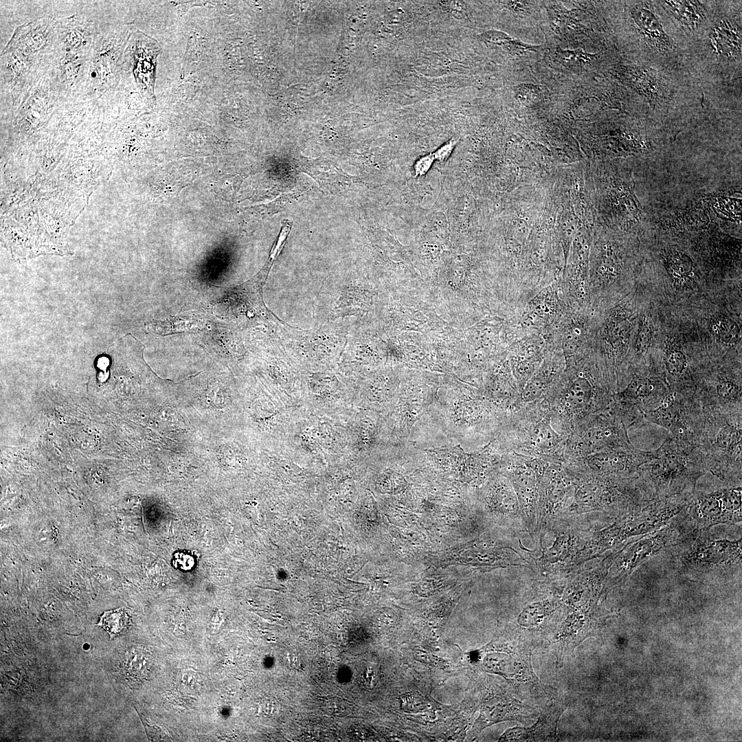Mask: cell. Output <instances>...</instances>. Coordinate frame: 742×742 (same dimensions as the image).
Segmentation results:
<instances>
[{
  "label": "cell",
  "instance_id": "e575fe53",
  "mask_svg": "<svg viewBox=\"0 0 742 742\" xmlns=\"http://www.w3.org/2000/svg\"><path fill=\"white\" fill-rule=\"evenodd\" d=\"M482 37L485 40L491 43H493L497 45H502L508 41V36L504 32L491 30L484 33Z\"/></svg>",
  "mask_w": 742,
  "mask_h": 742
},
{
  "label": "cell",
  "instance_id": "7c38bea8",
  "mask_svg": "<svg viewBox=\"0 0 742 742\" xmlns=\"http://www.w3.org/2000/svg\"><path fill=\"white\" fill-rule=\"evenodd\" d=\"M671 389L664 381L646 374H636L614 398V401L628 411L643 414L660 404Z\"/></svg>",
  "mask_w": 742,
  "mask_h": 742
},
{
  "label": "cell",
  "instance_id": "277c9868",
  "mask_svg": "<svg viewBox=\"0 0 742 742\" xmlns=\"http://www.w3.org/2000/svg\"><path fill=\"white\" fill-rule=\"evenodd\" d=\"M697 446L708 473L726 485H741L742 412L704 413Z\"/></svg>",
  "mask_w": 742,
  "mask_h": 742
},
{
  "label": "cell",
  "instance_id": "1f68e13d",
  "mask_svg": "<svg viewBox=\"0 0 742 742\" xmlns=\"http://www.w3.org/2000/svg\"><path fill=\"white\" fill-rule=\"evenodd\" d=\"M195 562L194 556L186 550L176 552L172 560L173 566L183 571L191 570L194 567Z\"/></svg>",
  "mask_w": 742,
  "mask_h": 742
},
{
  "label": "cell",
  "instance_id": "4dcf8cb0",
  "mask_svg": "<svg viewBox=\"0 0 742 742\" xmlns=\"http://www.w3.org/2000/svg\"><path fill=\"white\" fill-rule=\"evenodd\" d=\"M556 433L548 426H539L534 431V440L545 448H550L557 443Z\"/></svg>",
  "mask_w": 742,
  "mask_h": 742
},
{
  "label": "cell",
  "instance_id": "ba28073f",
  "mask_svg": "<svg viewBox=\"0 0 742 742\" xmlns=\"http://www.w3.org/2000/svg\"><path fill=\"white\" fill-rule=\"evenodd\" d=\"M741 485H725L711 491L693 493L683 514L697 530L718 524L734 525L742 519Z\"/></svg>",
  "mask_w": 742,
  "mask_h": 742
},
{
  "label": "cell",
  "instance_id": "f1b7e54d",
  "mask_svg": "<svg viewBox=\"0 0 742 742\" xmlns=\"http://www.w3.org/2000/svg\"><path fill=\"white\" fill-rule=\"evenodd\" d=\"M320 708L322 711L330 716L343 717L349 712L348 703L337 697H326L320 701Z\"/></svg>",
  "mask_w": 742,
  "mask_h": 742
},
{
  "label": "cell",
  "instance_id": "484cf974",
  "mask_svg": "<svg viewBox=\"0 0 742 742\" xmlns=\"http://www.w3.org/2000/svg\"><path fill=\"white\" fill-rule=\"evenodd\" d=\"M708 330L721 344L734 346L741 341V330L738 324L725 314H716L708 322Z\"/></svg>",
  "mask_w": 742,
  "mask_h": 742
},
{
  "label": "cell",
  "instance_id": "52a82bcc",
  "mask_svg": "<svg viewBox=\"0 0 742 742\" xmlns=\"http://www.w3.org/2000/svg\"><path fill=\"white\" fill-rule=\"evenodd\" d=\"M710 529L696 531L673 548L680 570L691 575L731 573L741 570L742 541L715 539Z\"/></svg>",
  "mask_w": 742,
  "mask_h": 742
},
{
  "label": "cell",
  "instance_id": "9a60e30c",
  "mask_svg": "<svg viewBox=\"0 0 742 742\" xmlns=\"http://www.w3.org/2000/svg\"><path fill=\"white\" fill-rule=\"evenodd\" d=\"M94 26L80 15L56 21L54 47L60 54L89 55L95 43Z\"/></svg>",
  "mask_w": 742,
  "mask_h": 742
},
{
  "label": "cell",
  "instance_id": "f546056e",
  "mask_svg": "<svg viewBox=\"0 0 742 742\" xmlns=\"http://www.w3.org/2000/svg\"><path fill=\"white\" fill-rule=\"evenodd\" d=\"M510 656L495 653L487 655L484 659V666L490 672L505 674L510 667Z\"/></svg>",
  "mask_w": 742,
  "mask_h": 742
},
{
  "label": "cell",
  "instance_id": "ffe728a7",
  "mask_svg": "<svg viewBox=\"0 0 742 742\" xmlns=\"http://www.w3.org/2000/svg\"><path fill=\"white\" fill-rule=\"evenodd\" d=\"M1 67L3 77L11 89L13 101L20 100L21 89L30 77V69L34 61L21 53L5 47L2 51Z\"/></svg>",
  "mask_w": 742,
  "mask_h": 742
},
{
  "label": "cell",
  "instance_id": "4fadbf2b",
  "mask_svg": "<svg viewBox=\"0 0 742 742\" xmlns=\"http://www.w3.org/2000/svg\"><path fill=\"white\" fill-rule=\"evenodd\" d=\"M660 236L657 256L663 270L679 291L691 289L697 277V265L690 251L682 245Z\"/></svg>",
  "mask_w": 742,
  "mask_h": 742
},
{
  "label": "cell",
  "instance_id": "83f0119b",
  "mask_svg": "<svg viewBox=\"0 0 742 742\" xmlns=\"http://www.w3.org/2000/svg\"><path fill=\"white\" fill-rule=\"evenodd\" d=\"M130 618L124 609L107 611L100 617L98 624L105 629L111 637L120 633L129 624Z\"/></svg>",
  "mask_w": 742,
  "mask_h": 742
},
{
  "label": "cell",
  "instance_id": "30bf717a",
  "mask_svg": "<svg viewBox=\"0 0 742 742\" xmlns=\"http://www.w3.org/2000/svg\"><path fill=\"white\" fill-rule=\"evenodd\" d=\"M655 453V449L641 450L633 445L608 447L589 454L581 470L601 476L636 477L640 467L653 459Z\"/></svg>",
  "mask_w": 742,
  "mask_h": 742
},
{
  "label": "cell",
  "instance_id": "4316f807",
  "mask_svg": "<svg viewBox=\"0 0 742 742\" xmlns=\"http://www.w3.org/2000/svg\"><path fill=\"white\" fill-rule=\"evenodd\" d=\"M654 324L651 316L644 313L642 315L636 332V336L633 344L634 355L637 357H641L649 350L653 335Z\"/></svg>",
  "mask_w": 742,
  "mask_h": 742
},
{
  "label": "cell",
  "instance_id": "cb8c5ba5",
  "mask_svg": "<svg viewBox=\"0 0 742 742\" xmlns=\"http://www.w3.org/2000/svg\"><path fill=\"white\" fill-rule=\"evenodd\" d=\"M628 82L640 94L652 102H656L662 95L656 75L645 67H629L627 71Z\"/></svg>",
  "mask_w": 742,
  "mask_h": 742
},
{
  "label": "cell",
  "instance_id": "5b68a950",
  "mask_svg": "<svg viewBox=\"0 0 742 742\" xmlns=\"http://www.w3.org/2000/svg\"><path fill=\"white\" fill-rule=\"evenodd\" d=\"M583 517H563L541 532L536 546L533 572L543 578L565 576L582 566L578 555L592 532Z\"/></svg>",
  "mask_w": 742,
  "mask_h": 742
},
{
  "label": "cell",
  "instance_id": "5bb4252c",
  "mask_svg": "<svg viewBox=\"0 0 742 742\" xmlns=\"http://www.w3.org/2000/svg\"><path fill=\"white\" fill-rule=\"evenodd\" d=\"M56 21L44 16L18 27L5 47L16 50L35 62L54 47Z\"/></svg>",
  "mask_w": 742,
  "mask_h": 742
},
{
  "label": "cell",
  "instance_id": "e0dca14e",
  "mask_svg": "<svg viewBox=\"0 0 742 742\" xmlns=\"http://www.w3.org/2000/svg\"><path fill=\"white\" fill-rule=\"evenodd\" d=\"M135 38L133 72L137 84L148 95H153L157 47H152L153 39L137 32Z\"/></svg>",
  "mask_w": 742,
  "mask_h": 742
},
{
  "label": "cell",
  "instance_id": "7a4b0ae2",
  "mask_svg": "<svg viewBox=\"0 0 742 742\" xmlns=\"http://www.w3.org/2000/svg\"><path fill=\"white\" fill-rule=\"evenodd\" d=\"M691 495L653 501L613 519L605 528L593 530L579 553L578 565H584L607 551L621 548L633 538L664 527L685 510Z\"/></svg>",
  "mask_w": 742,
  "mask_h": 742
},
{
  "label": "cell",
  "instance_id": "d4e9b609",
  "mask_svg": "<svg viewBox=\"0 0 742 742\" xmlns=\"http://www.w3.org/2000/svg\"><path fill=\"white\" fill-rule=\"evenodd\" d=\"M662 5L689 29L697 27L704 17L702 4L697 1H666Z\"/></svg>",
  "mask_w": 742,
  "mask_h": 742
},
{
  "label": "cell",
  "instance_id": "3957f363",
  "mask_svg": "<svg viewBox=\"0 0 742 742\" xmlns=\"http://www.w3.org/2000/svg\"><path fill=\"white\" fill-rule=\"evenodd\" d=\"M570 477L573 496L561 518L599 512L614 519L651 502L638 486L637 477H607L580 470Z\"/></svg>",
  "mask_w": 742,
  "mask_h": 742
},
{
  "label": "cell",
  "instance_id": "9c48e42d",
  "mask_svg": "<svg viewBox=\"0 0 742 742\" xmlns=\"http://www.w3.org/2000/svg\"><path fill=\"white\" fill-rule=\"evenodd\" d=\"M644 423L664 428L668 435L696 445L704 412L695 398L671 390L656 407L643 414Z\"/></svg>",
  "mask_w": 742,
  "mask_h": 742
},
{
  "label": "cell",
  "instance_id": "603a6c76",
  "mask_svg": "<svg viewBox=\"0 0 742 742\" xmlns=\"http://www.w3.org/2000/svg\"><path fill=\"white\" fill-rule=\"evenodd\" d=\"M711 36V41L715 42L719 54L728 58L741 52V32L728 20L720 22L714 28Z\"/></svg>",
  "mask_w": 742,
  "mask_h": 742
},
{
  "label": "cell",
  "instance_id": "ac0fdd59",
  "mask_svg": "<svg viewBox=\"0 0 742 742\" xmlns=\"http://www.w3.org/2000/svg\"><path fill=\"white\" fill-rule=\"evenodd\" d=\"M562 712L561 706H552L541 714L539 721L532 727L509 729L499 738V741H528L554 739L557 721Z\"/></svg>",
  "mask_w": 742,
  "mask_h": 742
},
{
  "label": "cell",
  "instance_id": "6da1fadb",
  "mask_svg": "<svg viewBox=\"0 0 742 742\" xmlns=\"http://www.w3.org/2000/svg\"><path fill=\"white\" fill-rule=\"evenodd\" d=\"M655 450L636 478L651 502L692 494L698 480L708 473L704 454L694 443L668 435Z\"/></svg>",
  "mask_w": 742,
  "mask_h": 742
},
{
  "label": "cell",
  "instance_id": "d590c367",
  "mask_svg": "<svg viewBox=\"0 0 742 742\" xmlns=\"http://www.w3.org/2000/svg\"><path fill=\"white\" fill-rule=\"evenodd\" d=\"M286 664L291 668H297L300 667V661L298 657L294 655L291 654L286 657Z\"/></svg>",
  "mask_w": 742,
  "mask_h": 742
},
{
  "label": "cell",
  "instance_id": "7402d4cb",
  "mask_svg": "<svg viewBox=\"0 0 742 742\" xmlns=\"http://www.w3.org/2000/svg\"><path fill=\"white\" fill-rule=\"evenodd\" d=\"M58 82L65 89L74 87L86 74L87 55L60 54Z\"/></svg>",
  "mask_w": 742,
  "mask_h": 742
},
{
  "label": "cell",
  "instance_id": "d6986e66",
  "mask_svg": "<svg viewBox=\"0 0 742 742\" xmlns=\"http://www.w3.org/2000/svg\"><path fill=\"white\" fill-rule=\"evenodd\" d=\"M631 16L649 46L659 52L671 49L670 39L650 5L646 3L636 5L631 11Z\"/></svg>",
  "mask_w": 742,
  "mask_h": 742
},
{
  "label": "cell",
  "instance_id": "836d02e7",
  "mask_svg": "<svg viewBox=\"0 0 742 742\" xmlns=\"http://www.w3.org/2000/svg\"><path fill=\"white\" fill-rule=\"evenodd\" d=\"M434 161L433 153H428L418 158L414 165L415 177H421L426 175Z\"/></svg>",
  "mask_w": 742,
  "mask_h": 742
},
{
  "label": "cell",
  "instance_id": "8992f818",
  "mask_svg": "<svg viewBox=\"0 0 742 742\" xmlns=\"http://www.w3.org/2000/svg\"><path fill=\"white\" fill-rule=\"evenodd\" d=\"M696 531L682 513L656 531L628 541L614 556L603 588L606 590L624 583L638 566L664 551L673 550Z\"/></svg>",
  "mask_w": 742,
  "mask_h": 742
},
{
  "label": "cell",
  "instance_id": "d6a6232c",
  "mask_svg": "<svg viewBox=\"0 0 742 742\" xmlns=\"http://www.w3.org/2000/svg\"><path fill=\"white\" fill-rule=\"evenodd\" d=\"M457 143L458 139L451 138L440 146L434 153H433L435 160L441 164L445 163L451 156Z\"/></svg>",
  "mask_w": 742,
  "mask_h": 742
},
{
  "label": "cell",
  "instance_id": "2e32d148",
  "mask_svg": "<svg viewBox=\"0 0 742 742\" xmlns=\"http://www.w3.org/2000/svg\"><path fill=\"white\" fill-rule=\"evenodd\" d=\"M636 319V313L626 307L616 308L610 315L605 328V350L617 365L623 361Z\"/></svg>",
  "mask_w": 742,
  "mask_h": 742
},
{
  "label": "cell",
  "instance_id": "44dd1931",
  "mask_svg": "<svg viewBox=\"0 0 742 742\" xmlns=\"http://www.w3.org/2000/svg\"><path fill=\"white\" fill-rule=\"evenodd\" d=\"M528 710V707L524 706V704L517 701L494 697L484 704L481 716L486 722H497L504 719L522 721L521 719L528 717L527 714L524 713V710Z\"/></svg>",
  "mask_w": 742,
  "mask_h": 742
},
{
  "label": "cell",
  "instance_id": "8fae6325",
  "mask_svg": "<svg viewBox=\"0 0 742 742\" xmlns=\"http://www.w3.org/2000/svg\"><path fill=\"white\" fill-rule=\"evenodd\" d=\"M572 492L571 479L563 472L550 469L544 473L539 491L537 542L539 535L561 517L570 503Z\"/></svg>",
  "mask_w": 742,
  "mask_h": 742
}]
</instances>
